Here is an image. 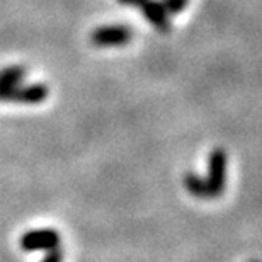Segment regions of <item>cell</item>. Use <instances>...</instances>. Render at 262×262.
<instances>
[{
	"label": "cell",
	"mask_w": 262,
	"mask_h": 262,
	"mask_svg": "<svg viewBox=\"0 0 262 262\" xmlns=\"http://www.w3.org/2000/svg\"><path fill=\"white\" fill-rule=\"evenodd\" d=\"M141 14L145 15V19L148 23L160 31V33H167L170 29V19H169V12L164 7V4L159 2V0H146V2L141 5Z\"/></svg>",
	"instance_id": "cell-5"
},
{
	"label": "cell",
	"mask_w": 262,
	"mask_h": 262,
	"mask_svg": "<svg viewBox=\"0 0 262 262\" xmlns=\"http://www.w3.org/2000/svg\"><path fill=\"white\" fill-rule=\"evenodd\" d=\"M28 75V70L24 67L14 65L0 70V102L7 101L9 92L12 91L15 85H19Z\"/></svg>",
	"instance_id": "cell-6"
},
{
	"label": "cell",
	"mask_w": 262,
	"mask_h": 262,
	"mask_svg": "<svg viewBox=\"0 0 262 262\" xmlns=\"http://www.w3.org/2000/svg\"><path fill=\"white\" fill-rule=\"evenodd\" d=\"M60 247V233L51 228H39L26 232L20 237V249L26 252H38V250H51Z\"/></svg>",
	"instance_id": "cell-3"
},
{
	"label": "cell",
	"mask_w": 262,
	"mask_h": 262,
	"mask_svg": "<svg viewBox=\"0 0 262 262\" xmlns=\"http://www.w3.org/2000/svg\"><path fill=\"white\" fill-rule=\"evenodd\" d=\"M121 5H126V7H136V9H141L146 0H118Z\"/></svg>",
	"instance_id": "cell-10"
},
{
	"label": "cell",
	"mask_w": 262,
	"mask_h": 262,
	"mask_svg": "<svg viewBox=\"0 0 262 262\" xmlns=\"http://www.w3.org/2000/svg\"><path fill=\"white\" fill-rule=\"evenodd\" d=\"M250 262H259V260H250Z\"/></svg>",
	"instance_id": "cell-11"
},
{
	"label": "cell",
	"mask_w": 262,
	"mask_h": 262,
	"mask_svg": "<svg viewBox=\"0 0 262 262\" xmlns=\"http://www.w3.org/2000/svg\"><path fill=\"white\" fill-rule=\"evenodd\" d=\"M50 96V89L46 87V83H28V85H15L12 91L9 92L7 101L5 102H14V104H41L46 101V97Z\"/></svg>",
	"instance_id": "cell-4"
},
{
	"label": "cell",
	"mask_w": 262,
	"mask_h": 262,
	"mask_svg": "<svg viewBox=\"0 0 262 262\" xmlns=\"http://www.w3.org/2000/svg\"><path fill=\"white\" fill-rule=\"evenodd\" d=\"M206 184L209 191V199L220 198L227 186V151L223 148H214L209 154Z\"/></svg>",
	"instance_id": "cell-1"
},
{
	"label": "cell",
	"mask_w": 262,
	"mask_h": 262,
	"mask_svg": "<svg viewBox=\"0 0 262 262\" xmlns=\"http://www.w3.org/2000/svg\"><path fill=\"white\" fill-rule=\"evenodd\" d=\"M133 39V31L126 24H109L94 29L91 43L97 48H118L126 46Z\"/></svg>",
	"instance_id": "cell-2"
},
{
	"label": "cell",
	"mask_w": 262,
	"mask_h": 262,
	"mask_svg": "<svg viewBox=\"0 0 262 262\" xmlns=\"http://www.w3.org/2000/svg\"><path fill=\"white\" fill-rule=\"evenodd\" d=\"M162 4L169 14H179L186 9L187 0H162Z\"/></svg>",
	"instance_id": "cell-8"
},
{
	"label": "cell",
	"mask_w": 262,
	"mask_h": 262,
	"mask_svg": "<svg viewBox=\"0 0 262 262\" xmlns=\"http://www.w3.org/2000/svg\"><path fill=\"white\" fill-rule=\"evenodd\" d=\"M41 262H63V252H61L60 247L51 249L46 252V255L41 259Z\"/></svg>",
	"instance_id": "cell-9"
},
{
	"label": "cell",
	"mask_w": 262,
	"mask_h": 262,
	"mask_svg": "<svg viewBox=\"0 0 262 262\" xmlns=\"http://www.w3.org/2000/svg\"><path fill=\"white\" fill-rule=\"evenodd\" d=\"M184 186L194 198L209 199V191H208L206 181H204L201 176L194 174V172H187L184 176Z\"/></svg>",
	"instance_id": "cell-7"
}]
</instances>
